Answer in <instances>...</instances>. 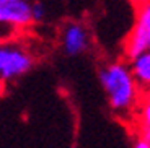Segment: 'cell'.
Masks as SVG:
<instances>
[{
  "label": "cell",
  "instance_id": "3",
  "mask_svg": "<svg viewBox=\"0 0 150 148\" xmlns=\"http://www.w3.org/2000/svg\"><path fill=\"white\" fill-rule=\"evenodd\" d=\"M135 7V18L122 42V57L132 60L150 49V0H142Z\"/></svg>",
  "mask_w": 150,
  "mask_h": 148
},
{
  "label": "cell",
  "instance_id": "6",
  "mask_svg": "<svg viewBox=\"0 0 150 148\" xmlns=\"http://www.w3.org/2000/svg\"><path fill=\"white\" fill-rule=\"evenodd\" d=\"M129 63L142 93H150V49L129 60Z\"/></svg>",
  "mask_w": 150,
  "mask_h": 148
},
{
  "label": "cell",
  "instance_id": "9",
  "mask_svg": "<svg viewBox=\"0 0 150 148\" xmlns=\"http://www.w3.org/2000/svg\"><path fill=\"white\" fill-rule=\"evenodd\" d=\"M132 4H139V2H142V0H131Z\"/></svg>",
  "mask_w": 150,
  "mask_h": 148
},
{
  "label": "cell",
  "instance_id": "2",
  "mask_svg": "<svg viewBox=\"0 0 150 148\" xmlns=\"http://www.w3.org/2000/svg\"><path fill=\"white\" fill-rule=\"evenodd\" d=\"M25 34L0 41V93L8 85L30 73L36 65V54Z\"/></svg>",
  "mask_w": 150,
  "mask_h": 148
},
{
  "label": "cell",
  "instance_id": "8",
  "mask_svg": "<svg viewBox=\"0 0 150 148\" xmlns=\"http://www.w3.org/2000/svg\"><path fill=\"white\" fill-rule=\"evenodd\" d=\"M33 16H34V23H41L46 18V7L41 2H34L33 4Z\"/></svg>",
  "mask_w": 150,
  "mask_h": 148
},
{
  "label": "cell",
  "instance_id": "1",
  "mask_svg": "<svg viewBox=\"0 0 150 148\" xmlns=\"http://www.w3.org/2000/svg\"><path fill=\"white\" fill-rule=\"evenodd\" d=\"M98 80L106 94L111 111L121 119L132 122L142 98V90L132 73L127 59H117L106 62L98 72Z\"/></svg>",
  "mask_w": 150,
  "mask_h": 148
},
{
  "label": "cell",
  "instance_id": "4",
  "mask_svg": "<svg viewBox=\"0 0 150 148\" xmlns=\"http://www.w3.org/2000/svg\"><path fill=\"white\" fill-rule=\"evenodd\" d=\"M59 44L65 56L77 57L85 54L91 46V33L83 21L70 20L60 26Z\"/></svg>",
  "mask_w": 150,
  "mask_h": 148
},
{
  "label": "cell",
  "instance_id": "7",
  "mask_svg": "<svg viewBox=\"0 0 150 148\" xmlns=\"http://www.w3.org/2000/svg\"><path fill=\"white\" fill-rule=\"evenodd\" d=\"M131 124L134 129H150V93H142Z\"/></svg>",
  "mask_w": 150,
  "mask_h": 148
},
{
  "label": "cell",
  "instance_id": "5",
  "mask_svg": "<svg viewBox=\"0 0 150 148\" xmlns=\"http://www.w3.org/2000/svg\"><path fill=\"white\" fill-rule=\"evenodd\" d=\"M0 25L26 33L34 25L33 4L30 0H0Z\"/></svg>",
  "mask_w": 150,
  "mask_h": 148
}]
</instances>
